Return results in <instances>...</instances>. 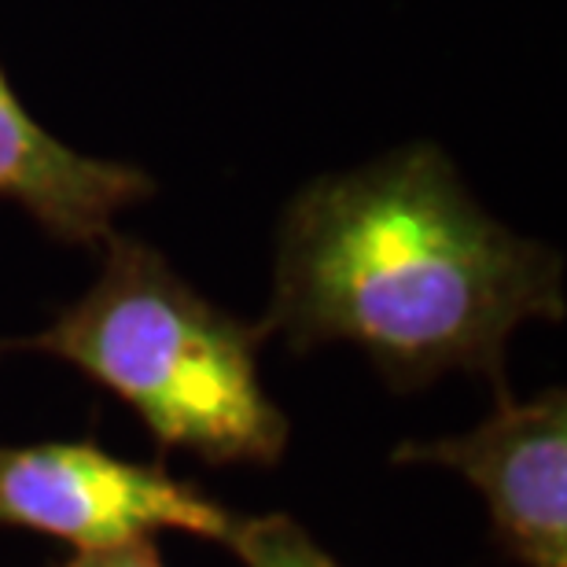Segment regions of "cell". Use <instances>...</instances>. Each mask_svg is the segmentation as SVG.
Masks as SVG:
<instances>
[{
  "mask_svg": "<svg viewBox=\"0 0 567 567\" xmlns=\"http://www.w3.org/2000/svg\"><path fill=\"white\" fill-rule=\"evenodd\" d=\"M564 317V262L464 188L435 144L302 185L277 229L266 321L295 354L350 343L394 391L446 372L505 383L519 324Z\"/></svg>",
  "mask_w": 567,
  "mask_h": 567,
  "instance_id": "1",
  "label": "cell"
},
{
  "mask_svg": "<svg viewBox=\"0 0 567 567\" xmlns=\"http://www.w3.org/2000/svg\"><path fill=\"white\" fill-rule=\"evenodd\" d=\"M100 255L82 299L11 347L85 372L141 416L158 450H185L214 468L277 464L291 424L258 372L266 328L214 306L137 236L115 229Z\"/></svg>",
  "mask_w": 567,
  "mask_h": 567,
  "instance_id": "2",
  "label": "cell"
},
{
  "mask_svg": "<svg viewBox=\"0 0 567 567\" xmlns=\"http://www.w3.org/2000/svg\"><path fill=\"white\" fill-rule=\"evenodd\" d=\"M236 513L163 464L115 457L93 439L0 446V530L22 527L78 549H107L158 530L221 542Z\"/></svg>",
  "mask_w": 567,
  "mask_h": 567,
  "instance_id": "3",
  "label": "cell"
},
{
  "mask_svg": "<svg viewBox=\"0 0 567 567\" xmlns=\"http://www.w3.org/2000/svg\"><path fill=\"white\" fill-rule=\"evenodd\" d=\"M399 464H439L483 494L494 542L519 567H567V394L546 388L516 402L497 388L480 427L435 442H405Z\"/></svg>",
  "mask_w": 567,
  "mask_h": 567,
  "instance_id": "4",
  "label": "cell"
},
{
  "mask_svg": "<svg viewBox=\"0 0 567 567\" xmlns=\"http://www.w3.org/2000/svg\"><path fill=\"white\" fill-rule=\"evenodd\" d=\"M152 192L147 169L85 155L52 137L0 66V203L19 207L66 247H100L115 233L118 214Z\"/></svg>",
  "mask_w": 567,
  "mask_h": 567,
  "instance_id": "5",
  "label": "cell"
},
{
  "mask_svg": "<svg viewBox=\"0 0 567 567\" xmlns=\"http://www.w3.org/2000/svg\"><path fill=\"white\" fill-rule=\"evenodd\" d=\"M225 546L244 567H343L332 553L317 546L299 519L284 513L236 516Z\"/></svg>",
  "mask_w": 567,
  "mask_h": 567,
  "instance_id": "6",
  "label": "cell"
},
{
  "mask_svg": "<svg viewBox=\"0 0 567 567\" xmlns=\"http://www.w3.org/2000/svg\"><path fill=\"white\" fill-rule=\"evenodd\" d=\"M55 567H166L155 538H133L107 549H78Z\"/></svg>",
  "mask_w": 567,
  "mask_h": 567,
  "instance_id": "7",
  "label": "cell"
},
{
  "mask_svg": "<svg viewBox=\"0 0 567 567\" xmlns=\"http://www.w3.org/2000/svg\"><path fill=\"white\" fill-rule=\"evenodd\" d=\"M8 350H16L11 347V339H0V354H8Z\"/></svg>",
  "mask_w": 567,
  "mask_h": 567,
  "instance_id": "8",
  "label": "cell"
}]
</instances>
